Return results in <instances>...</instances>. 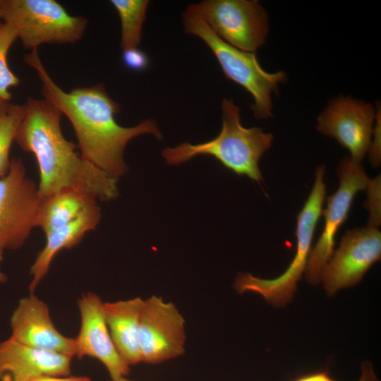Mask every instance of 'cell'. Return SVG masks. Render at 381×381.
<instances>
[{
	"instance_id": "cell-1",
	"label": "cell",
	"mask_w": 381,
	"mask_h": 381,
	"mask_svg": "<svg viewBox=\"0 0 381 381\" xmlns=\"http://www.w3.org/2000/svg\"><path fill=\"white\" fill-rule=\"evenodd\" d=\"M24 61L37 73L44 98L68 119L82 157L109 176L119 179L127 172L123 152L133 138L143 134L162 138L157 123L151 119L133 127L120 126L115 116L121 107L109 97L102 84L65 92L45 69L37 49L26 54Z\"/></svg>"
},
{
	"instance_id": "cell-29",
	"label": "cell",
	"mask_w": 381,
	"mask_h": 381,
	"mask_svg": "<svg viewBox=\"0 0 381 381\" xmlns=\"http://www.w3.org/2000/svg\"><path fill=\"white\" fill-rule=\"evenodd\" d=\"M110 381H133L128 379L126 377H121L115 379H111Z\"/></svg>"
},
{
	"instance_id": "cell-26",
	"label": "cell",
	"mask_w": 381,
	"mask_h": 381,
	"mask_svg": "<svg viewBox=\"0 0 381 381\" xmlns=\"http://www.w3.org/2000/svg\"><path fill=\"white\" fill-rule=\"evenodd\" d=\"M31 381H90V377L86 376H45L35 379Z\"/></svg>"
},
{
	"instance_id": "cell-11",
	"label": "cell",
	"mask_w": 381,
	"mask_h": 381,
	"mask_svg": "<svg viewBox=\"0 0 381 381\" xmlns=\"http://www.w3.org/2000/svg\"><path fill=\"white\" fill-rule=\"evenodd\" d=\"M381 257V233L365 226L348 230L325 266L320 282L328 295L354 286Z\"/></svg>"
},
{
	"instance_id": "cell-25",
	"label": "cell",
	"mask_w": 381,
	"mask_h": 381,
	"mask_svg": "<svg viewBox=\"0 0 381 381\" xmlns=\"http://www.w3.org/2000/svg\"><path fill=\"white\" fill-rule=\"evenodd\" d=\"M357 381H379L371 362L365 361L361 363V375Z\"/></svg>"
},
{
	"instance_id": "cell-8",
	"label": "cell",
	"mask_w": 381,
	"mask_h": 381,
	"mask_svg": "<svg viewBox=\"0 0 381 381\" xmlns=\"http://www.w3.org/2000/svg\"><path fill=\"white\" fill-rule=\"evenodd\" d=\"M337 172L339 185L327 198V206L322 213L323 230L311 249L305 271L306 281L313 285L320 282L322 272L334 253L337 233L348 217L355 195L365 189L370 179L361 163L349 157L339 163Z\"/></svg>"
},
{
	"instance_id": "cell-18",
	"label": "cell",
	"mask_w": 381,
	"mask_h": 381,
	"mask_svg": "<svg viewBox=\"0 0 381 381\" xmlns=\"http://www.w3.org/2000/svg\"><path fill=\"white\" fill-rule=\"evenodd\" d=\"M97 205L93 195L77 190H64L42 198L37 226L46 234L78 218Z\"/></svg>"
},
{
	"instance_id": "cell-30",
	"label": "cell",
	"mask_w": 381,
	"mask_h": 381,
	"mask_svg": "<svg viewBox=\"0 0 381 381\" xmlns=\"http://www.w3.org/2000/svg\"><path fill=\"white\" fill-rule=\"evenodd\" d=\"M1 1L0 0V26L3 24L2 18H1Z\"/></svg>"
},
{
	"instance_id": "cell-20",
	"label": "cell",
	"mask_w": 381,
	"mask_h": 381,
	"mask_svg": "<svg viewBox=\"0 0 381 381\" xmlns=\"http://www.w3.org/2000/svg\"><path fill=\"white\" fill-rule=\"evenodd\" d=\"M25 114V104L4 102L0 107V177L7 174L12 143Z\"/></svg>"
},
{
	"instance_id": "cell-2",
	"label": "cell",
	"mask_w": 381,
	"mask_h": 381,
	"mask_svg": "<svg viewBox=\"0 0 381 381\" xmlns=\"http://www.w3.org/2000/svg\"><path fill=\"white\" fill-rule=\"evenodd\" d=\"M24 104V116L14 142L35 157L40 198L72 189L100 201L115 199L119 195L118 179L83 159L77 145L65 138L61 127L62 113L44 98L29 97Z\"/></svg>"
},
{
	"instance_id": "cell-5",
	"label": "cell",
	"mask_w": 381,
	"mask_h": 381,
	"mask_svg": "<svg viewBox=\"0 0 381 381\" xmlns=\"http://www.w3.org/2000/svg\"><path fill=\"white\" fill-rule=\"evenodd\" d=\"M325 172L324 165L317 167L313 187L297 216L296 252L287 269L273 279H262L250 273H239L234 284L238 294L254 292L276 307L284 306L292 300L297 283L305 273L314 233L322 213L326 194Z\"/></svg>"
},
{
	"instance_id": "cell-12",
	"label": "cell",
	"mask_w": 381,
	"mask_h": 381,
	"mask_svg": "<svg viewBox=\"0 0 381 381\" xmlns=\"http://www.w3.org/2000/svg\"><path fill=\"white\" fill-rule=\"evenodd\" d=\"M377 109L370 103L350 97L331 99L317 119L316 129L335 139L361 163L368 151Z\"/></svg>"
},
{
	"instance_id": "cell-14",
	"label": "cell",
	"mask_w": 381,
	"mask_h": 381,
	"mask_svg": "<svg viewBox=\"0 0 381 381\" xmlns=\"http://www.w3.org/2000/svg\"><path fill=\"white\" fill-rule=\"evenodd\" d=\"M10 325L11 337L23 344L75 356L74 338L64 336L56 328L48 306L33 293L19 300Z\"/></svg>"
},
{
	"instance_id": "cell-23",
	"label": "cell",
	"mask_w": 381,
	"mask_h": 381,
	"mask_svg": "<svg viewBox=\"0 0 381 381\" xmlns=\"http://www.w3.org/2000/svg\"><path fill=\"white\" fill-rule=\"evenodd\" d=\"M122 59L126 66L133 71H143L149 64L147 54L139 48L123 51Z\"/></svg>"
},
{
	"instance_id": "cell-3",
	"label": "cell",
	"mask_w": 381,
	"mask_h": 381,
	"mask_svg": "<svg viewBox=\"0 0 381 381\" xmlns=\"http://www.w3.org/2000/svg\"><path fill=\"white\" fill-rule=\"evenodd\" d=\"M221 110L222 126L217 137L202 143L167 147L162 150V157L169 164L178 165L199 155L210 156L235 174L260 183L263 179L258 163L271 147L273 135L259 127L243 126L240 109L233 99H224Z\"/></svg>"
},
{
	"instance_id": "cell-21",
	"label": "cell",
	"mask_w": 381,
	"mask_h": 381,
	"mask_svg": "<svg viewBox=\"0 0 381 381\" xmlns=\"http://www.w3.org/2000/svg\"><path fill=\"white\" fill-rule=\"evenodd\" d=\"M18 39L15 28L10 24L0 26V98L9 102L12 97L10 89L20 83V78L11 71L8 63L10 48Z\"/></svg>"
},
{
	"instance_id": "cell-10",
	"label": "cell",
	"mask_w": 381,
	"mask_h": 381,
	"mask_svg": "<svg viewBox=\"0 0 381 381\" xmlns=\"http://www.w3.org/2000/svg\"><path fill=\"white\" fill-rule=\"evenodd\" d=\"M185 322L174 303L155 295L144 300L139 332L141 362L157 364L181 356Z\"/></svg>"
},
{
	"instance_id": "cell-31",
	"label": "cell",
	"mask_w": 381,
	"mask_h": 381,
	"mask_svg": "<svg viewBox=\"0 0 381 381\" xmlns=\"http://www.w3.org/2000/svg\"><path fill=\"white\" fill-rule=\"evenodd\" d=\"M6 102L4 101V99H2L1 98H0V107H1V105L3 104V103Z\"/></svg>"
},
{
	"instance_id": "cell-15",
	"label": "cell",
	"mask_w": 381,
	"mask_h": 381,
	"mask_svg": "<svg viewBox=\"0 0 381 381\" xmlns=\"http://www.w3.org/2000/svg\"><path fill=\"white\" fill-rule=\"evenodd\" d=\"M72 358L23 344L10 337L0 342V381L70 375Z\"/></svg>"
},
{
	"instance_id": "cell-6",
	"label": "cell",
	"mask_w": 381,
	"mask_h": 381,
	"mask_svg": "<svg viewBox=\"0 0 381 381\" xmlns=\"http://www.w3.org/2000/svg\"><path fill=\"white\" fill-rule=\"evenodd\" d=\"M1 18L31 51L44 44L75 43L87 26L86 18L71 16L54 0H2Z\"/></svg>"
},
{
	"instance_id": "cell-7",
	"label": "cell",
	"mask_w": 381,
	"mask_h": 381,
	"mask_svg": "<svg viewBox=\"0 0 381 381\" xmlns=\"http://www.w3.org/2000/svg\"><path fill=\"white\" fill-rule=\"evenodd\" d=\"M42 202L38 187L28 178L20 158L12 157L0 177V248L17 250L37 227Z\"/></svg>"
},
{
	"instance_id": "cell-24",
	"label": "cell",
	"mask_w": 381,
	"mask_h": 381,
	"mask_svg": "<svg viewBox=\"0 0 381 381\" xmlns=\"http://www.w3.org/2000/svg\"><path fill=\"white\" fill-rule=\"evenodd\" d=\"M371 165L376 168L380 164V111L377 109L375 125L368 149Z\"/></svg>"
},
{
	"instance_id": "cell-22",
	"label": "cell",
	"mask_w": 381,
	"mask_h": 381,
	"mask_svg": "<svg viewBox=\"0 0 381 381\" xmlns=\"http://www.w3.org/2000/svg\"><path fill=\"white\" fill-rule=\"evenodd\" d=\"M365 190L368 198L364 205L369 212L368 226L378 229L381 223L380 176L379 175L373 179H370Z\"/></svg>"
},
{
	"instance_id": "cell-27",
	"label": "cell",
	"mask_w": 381,
	"mask_h": 381,
	"mask_svg": "<svg viewBox=\"0 0 381 381\" xmlns=\"http://www.w3.org/2000/svg\"><path fill=\"white\" fill-rule=\"evenodd\" d=\"M294 381H335L329 375L324 371L315 372L303 375Z\"/></svg>"
},
{
	"instance_id": "cell-19",
	"label": "cell",
	"mask_w": 381,
	"mask_h": 381,
	"mask_svg": "<svg viewBox=\"0 0 381 381\" xmlns=\"http://www.w3.org/2000/svg\"><path fill=\"white\" fill-rule=\"evenodd\" d=\"M121 21V48L123 51L138 48L146 18L148 0H111Z\"/></svg>"
},
{
	"instance_id": "cell-13",
	"label": "cell",
	"mask_w": 381,
	"mask_h": 381,
	"mask_svg": "<svg viewBox=\"0 0 381 381\" xmlns=\"http://www.w3.org/2000/svg\"><path fill=\"white\" fill-rule=\"evenodd\" d=\"M80 325L75 339V356H85L100 361L111 379L126 377L130 366L117 351L111 337L104 313V303L92 292L83 294L78 300Z\"/></svg>"
},
{
	"instance_id": "cell-28",
	"label": "cell",
	"mask_w": 381,
	"mask_h": 381,
	"mask_svg": "<svg viewBox=\"0 0 381 381\" xmlns=\"http://www.w3.org/2000/svg\"><path fill=\"white\" fill-rule=\"evenodd\" d=\"M4 249L0 248V264L3 261V259H4ZM7 279H8V277L6 274L0 270V284L6 282Z\"/></svg>"
},
{
	"instance_id": "cell-4",
	"label": "cell",
	"mask_w": 381,
	"mask_h": 381,
	"mask_svg": "<svg viewBox=\"0 0 381 381\" xmlns=\"http://www.w3.org/2000/svg\"><path fill=\"white\" fill-rule=\"evenodd\" d=\"M184 32L201 39L217 59L225 77L243 87L253 97L250 106L258 119L272 116V96L279 85L286 80L284 71L269 73L258 62L255 53L238 49L222 40L210 28L196 4L187 6L183 13Z\"/></svg>"
},
{
	"instance_id": "cell-17",
	"label": "cell",
	"mask_w": 381,
	"mask_h": 381,
	"mask_svg": "<svg viewBox=\"0 0 381 381\" xmlns=\"http://www.w3.org/2000/svg\"><path fill=\"white\" fill-rule=\"evenodd\" d=\"M101 219V210L95 205L85 211L75 220L46 234L44 247L36 257L30 268L32 279L29 285L33 293L49 270L56 254L64 249H71L78 245L85 235L93 231Z\"/></svg>"
},
{
	"instance_id": "cell-16",
	"label": "cell",
	"mask_w": 381,
	"mask_h": 381,
	"mask_svg": "<svg viewBox=\"0 0 381 381\" xmlns=\"http://www.w3.org/2000/svg\"><path fill=\"white\" fill-rule=\"evenodd\" d=\"M144 300L140 297L104 303V313L114 346L129 365L141 362L139 332Z\"/></svg>"
},
{
	"instance_id": "cell-9",
	"label": "cell",
	"mask_w": 381,
	"mask_h": 381,
	"mask_svg": "<svg viewBox=\"0 0 381 381\" xmlns=\"http://www.w3.org/2000/svg\"><path fill=\"white\" fill-rule=\"evenodd\" d=\"M197 7L210 28L222 40L255 53L268 34L266 10L255 0H204Z\"/></svg>"
}]
</instances>
